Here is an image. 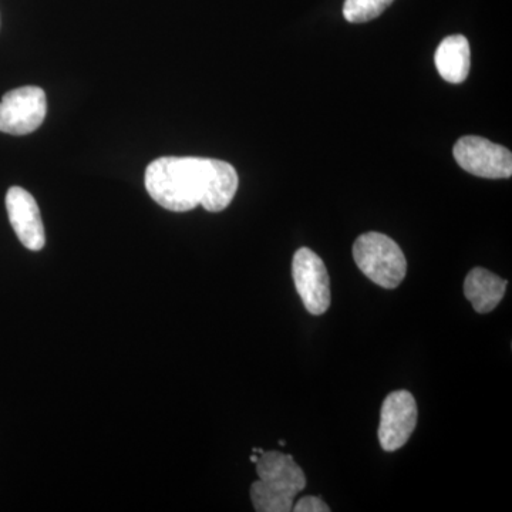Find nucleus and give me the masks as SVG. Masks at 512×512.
I'll use <instances>...</instances> for the list:
<instances>
[{
    "label": "nucleus",
    "instance_id": "obj_10",
    "mask_svg": "<svg viewBox=\"0 0 512 512\" xmlns=\"http://www.w3.org/2000/svg\"><path fill=\"white\" fill-rule=\"evenodd\" d=\"M440 76L448 83L466 82L471 67L470 43L463 35L448 36L434 56Z\"/></svg>",
    "mask_w": 512,
    "mask_h": 512
},
{
    "label": "nucleus",
    "instance_id": "obj_9",
    "mask_svg": "<svg viewBox=\"0 0 512 512\" xmlns=\"http://www.w3.org/2000/svg\"><path fill=\"white\" fill-rule=\"evenodd\" d=\"M508 282L484 268H473L464 281V295L477 313H490L503 301Z\"/></svg>",
    "mask_w": 512,
    "mask_h": 512
},
{
    "label": "nucleus",
    "instance_id": "obj_2",
    "mask_svg": "<svg viewBox=\"0 0 512 512\" xmlns=\"http://www.w3.org/2000/svg\"><path fill=\"white\" fill-rule=\"evenodd\" d=\"M259 480L251 487V500L258 512H289L296 495L306 487L302 468L281 451H264L256 461Z\"/></svg>",
    "mask_w": 512,
    "mask_h": 512
},
{
    "label": "nucleus",
    "instance_id": "obj_12",
    "mask_svg": "<svg viewBox=\"0 0 512 512\" xmlns=\"http://www.w3.org/2000/svg\"><path fill=\"white\" fill-rule=\"evenodd\" d=\"M292 511L295 512H329L330 508L325 501L320 500L319 497H315V495H308V497H303L298 503L293 504Z\"/></svg>",
    "mask_w": 512,
    "mask_h": 512
},
{
    "label": "nucleus",
    "instance_id": "obj_7",
    "mask_svg": "<svg viewBox=\"0 0 512 512\" xmlns=\"http://www.w3.org/2000/svg\"><path fill=\"white\" fill-rule=\"evenodd\" d=\"M417 426V403L407 390H397L384 399L380 410L379 443L384 451L399 450Z\"/></svg>",
    "mask_w": 512,
    "mask_h": 512
},
{
    "label": "nucleus",
    "instance_id": "obj_4",
    "mask_svg": "<svg viewBox=\"0 0 512 512\" xmlns=\"http://www.w3.org/2000/svg\"><path fill=\"white\" fill-rule=\"evenodd\" d=\"M46 113V93L40 87L10 90L0 101V131L12 136H26L42 126Z\"/></svg>",
    "mask_w": 512,
    "mask_h": 512
},
{
    "label": "nucleus",
    "instance_id": "obj_5",
    "mask_svg": "<svg viewBox=\"0 0 512 512\" xmlns=\"http://www.w3.org/2000/svg\"><path fill=\"white\" fill-rule=\"evenodd\" d=\"M453 154L457 164L476 177L498 180L512 175L511 151L487 138L461 137L454 146Z\"/></svg>",
    "mask_w": 512,
    "mask_h": 512
},
{
    "label": "nucleus",
    "instance_id": "obj_8",
    "mask_svg": "<svg viewBox=\"0 0 512 512\" xmlns=\"http://www.w3.org/2000/svg\"><path fill=\"white\" fill-rule=\"evenodd\" d=\"M6 210L10 224L23 247L30 251L43 249L46 244L45 225L39 205L32 194L20 187L9 188L6 194Z\"/></svg>",
    "mask_w": 512,
    "mask_h": 512
},
{
    "label": "nucleus",
    "instance_id": "obj_1",
    "mask_svg": "<svg viewBox=\"0 0 512 512\" xmlns=\"http://www.w3.org/2000/svg\"><path fill=\"white\" fill-rule=\"evenodd\" d=\"M146 188L168 211L187 212L198 205L221 212L237 194V170L227 161L202 157H161L148 165Z\"/></svg>",
    "mask_w": 512,
    "mask_h": 512
},
{
    "label": "nucleus",
    "instance_id": "obj_11",
    "mask_svg": "<svg viewBox=\"0 0 512 512\" xmlns=\"http://www.w3.org/2000/svg\"><path fill=\"white\" fill-rule=\"evenodd\" d=\"M394 0H346L343 16L350 23H366L379 18Z\"/></svg>",
    "mask_w": 512,
    "mask_h": 512
},
{
    "label": "nucleus",
    "instance_id": "obj_3",
    "mask_svg": "<svg viewBox=\"0 0 512 512\" xmlns=\"http://www.w3.org/2000/svg\"><path fill=\"white\" fill-rule=\"evenodd\" d=\"M357 268L376 285L394 289L407 274V261L402 248L387 235L366 232L353 245Z\"/></svg>",
    "mask_w": 512,
    "mask_h": 512
},
{
    "label": "nucleus",
    "instance_id": "obj_6",
    "mask_svg": "<svg viewBox=\"0 0 512 512\" xmlns=\"http://www.w3.org/2000/svg\"><path fill=\"white\" fill-rule=\"evenodd\" d=\"M292 275L306 311L316 316L328 311L332 295L328 269L322 258L312 249H298L293 256Z\"/></svg>",
    "mask_w": 512,
    "mask_h": 512
}]
</instances>
